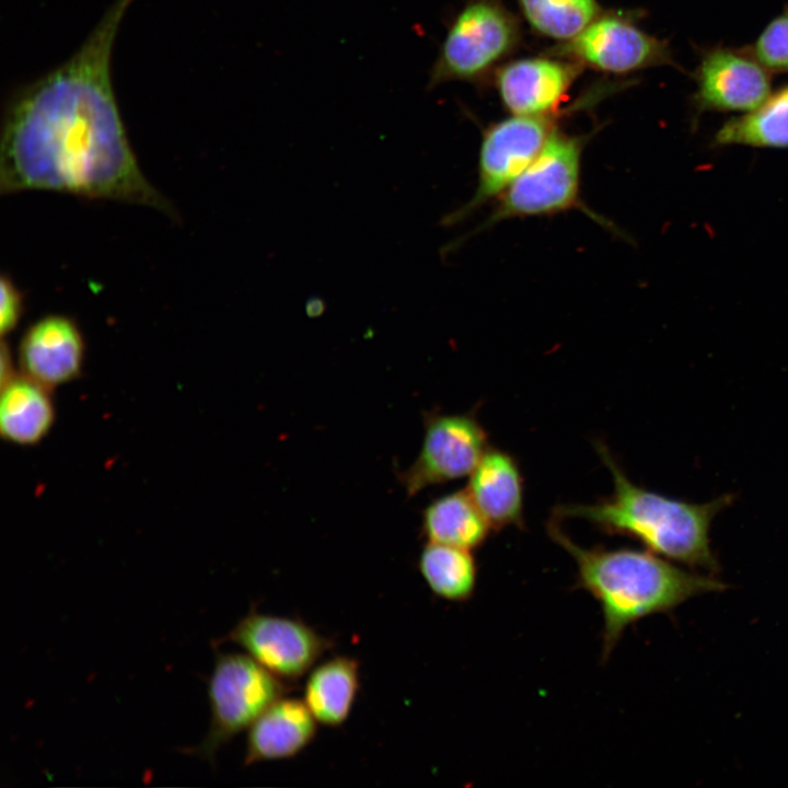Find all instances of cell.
<instances>
[{
	"instance_id": "1",
	"label": "cell",
	"mask_w": 788,
	"mask_h": 788,
	"mask_svg": "<svg viewBox=\"0 0 788 788\" xmlns=\"http://www.w3.org/2000/svg\"><path fill=\"white\" fill-rule=\"evenodd\" d=\"M131 1L116 0L67 62L10 104L1 136L2 194L53 190L144 205L178 218L142 173L112 88V49Z\"/></svg>"
},
{
	"instance_id": "2",
	"label": "cell",
	"mask_w": 788,
	"mask_h": 788,
	"mask_svg": "<svg viewBox=\"0 0 788 788\" xmlns=\"http://www.w3.org/2000/svg\"><path fill=\"white\" fill-rule=\"evenodd\" d=\"M560 522L552 514L546 530L575 560L578 587L600 604L603 660L635 622L671 611L693 596L726 589L722 582L683 570L648 549L582 547L567 535Z\"/></svg>"
},
{
	"instance_id": "3",
	"label": "cell",
	"mask_w": 788,
	"mask_h": 788,
	"mask_svg": "<svg viewBox=\"0 0 788 788\" xmlns=\"http://www.w3.org/2000/svg\"><path fill=\"white\" fill-rule=\"evenodd\" d=\"M594 447L612 476V494L593 503L560 505L554 508L553 515L586 520L606 534L635 538L661 557L716 570L709 530L732 497L691 503L648 490L627 477L605 443L596 441Z\"/></svg>"
},
{
	"instance_id": "4",
	"label": "cell",
	"mask_w": 788,
	"mask_h": 788,
	"mask_svg": "<svg viewBox=\"0 0 788 788\" xmlns=\"http://www.w3.org/2000/svg\"><path fill=\"white\" fill-rule=\"evenodd\" d=\"M587 140L588 136L567 135L556 128L535 160L499 196L491 213L471 234L505 220L571 209L583 211L604 227H612L580 197L581 159Z\"/></svg>"
},
{
	"instance_id": "5",
	"label": "cell",
	"mask_w": 788,
	"mask_h": 788,
	"mask_svg": "<svg viewBox=\"0 0 788 788\" xmlns=\"http://www.w3.org/2000/svg\"><path fill=\"white\" fill-rule=\"evenodd\" d=\"M290 683L271 674L247 653L219 652L208 682L210 725L192 754L213 763L219 750L248 729Z\"/></svg>"
},
{
	"instance_id": "6",
	"label": "cell",
	"mask_w": 788,
	"mask_h": 788,
	"mask_svg": "<svg viewBox=\"0 0 788 788\" xmlns=\"http://www.w3.org/2000/svg\"><path fill=\"white\" fill-rule=\"evenodd\" d=\"M595 94L571 105L565 111L538 115H513L490 125L484 132L479 157L477 185L472 198L452 211L441 224H455L499 196L535 160L549 136L557 128L561 116L581 109L591 103Z\"/></svg>"
},
{
	"instance_id": "7",
	"label": "cell",
	"mask_w": 788,
	"mask_h": 788,
	"mask_svg": "<svg viewBox=\"0 0 788 788\" xmlns=\"http://www.w3.org/2000/svg\"><path fill=\"white\" fill-rule=\"evenodd\" d=\"M514 16L495 0H472L453 19L428 77L431 90L482 76L517 45Z\"/></svg>"
},
{
	"instance_id": "8",
	"label": "cell",
	"mask_w": 788,
	"mask_h": 788,
	"mask_svg": "<svg viewBox=\"0 0 788 788\" xmlns=\"http://www.w3.org/2000/svg\"><path fill=\"white\" fill-rule=\"evenodd\" d=\"M488 448V433L475 412L428 413L420 451L401 475L405 491L414 496L429 486L470 476Z\"/></svg>"
},
{
	"instance_id": "9",
	"label": "cell",
	"mask_w": 788,
	"mask_h": 788,
	"mask_svg": "<svg viewBox=\"0 0 788 788\" xmlns=\"http://www.w3.org/2000/svg\"><path fill=\"white\" fill-rule=\"evenodd\" d=\"M225 640L241 647L275 676L290 684L310 672L333 641L299 618L252 610Z\"/></svg>"
},
{
	"instance_id": "10",
	"label": "cell",
	"mask_w": 788,
	"mask_h": 788,
	"mask_svg": "<svg viewBox=\"0 0 788 788\" xmlns=\"http://www.w3.org/2000/svg\"><path fill=\"white\" fill-rule=\"evenodd\" d=\"M555 55L612 73L676 67L670 46L628 19L598 16L581 33L555 48Z\"/></svg>"
},
{
	"instance_id": "11",
	"label": "cell",
	"mask_w": 788,
	"mask_h": 788,
	"mask_svg": "<svg viewBox=\"0 0 788 788\" xmlns=\"http://www.w3.org/2000/svg\"><path fill=\"white\" fill-rule=\"evenodd\" d=\"M770 74L748 48H707L693 76V106L697 113L753 111L772 93Z\"/></svg>"
},
{
	"instance_id": "12",
	"label": "cell",
	"mask_w": 788,
	"mask_h": 788,
	"mask_svg": "<svg viewBox=\"0 0 788 788\" xmlns=\"http://www.w3.org/2000/svg\"><path fill=\"white\" fill-rule=\"evenodd\" d=\"M18 358L22 374L54 390L81 375L85 358L84 338L71 317L46 315L25 331Z\"/></svg>"
},
{
	"instance_id": "13",
	"label": "cell",
	"mask_w": 788,
	"mask_h": 788,
	"mask_svg": "<svg viewBox=\"0 0 788 788\" xmlns=\"http://www.w3.org/2000/svg\"><path fill=\"white\" fill-rule=\"evenodd\" d=\"M582 66L573 60L526 58L505 65L497 73V88L513 115H538L557 106Z\"/></svg>"
},
{
	"instance_id": "14",
	"label": "cell",
	"mask_w": 788,
	"mask_h": 788,
	"mask_svg": "<svg viewBox=\"0 0 788 788\" xmlns=\"http://www.w3.org/2000/svg\"><path fill=\"white\" fill-rule=\"evenodd\" d=\"M467 493L494 531L524 525V480L517 459L490 447L470 474Z\"/></svg>"
},
{
	"instance_id": "15",
	"label": "cell",
	"mask_w": 788,
	"mask_h": 788,
	"mask_svg": "<svg viewBox=\"0 0 788 788\" xmlns=\"http://www.w3.org/2000/svg\"><path fill=\"white\" fill-rule=\"evenodd\" d=\"M317 723L303 699L280 697L248 728L244 764L297 756L315 739Z\"/></svg>"
},
{
	"instance_id": "16",
	"label": "cell",
	"mask_w": 788,
	"mask_h": 788,
	"mask_svg": "<svg viewBox=\"0 0 788 788\" xmlns=\"http://www.w3.org/2000/svg\"><path fill=\"white\" fill-rule=\"evenodd\" d=\"M49 387L16 373L1 384L0 433L9 443L28 447L39 443L56 420Z\"/></svg>"
},
{
	"instance_id": "17",
	"label": "cell",
	"mask_w": 788,
	"mask_h": 788,
	"mask_svg": "<svg viewBox=\"0 0 788 788\" xmlns=\"http://www.w3.org/2000/svg\"><path fill=\"white\" fill-rule=\"evenodd\" d=\"M359 690V661L336 656L309 672L303 702L320 725L338 728L349 718Z\"/></svg>"
},
{
	"instance_id": "18",
	"label": "cell",
	"mask_w": 788,
	"mask_h": 788,
	"mask_svg": "<svg viewBox=\"0 0 788 788\" xmlns=\"http://www.w3.org/2000/svg\"><path fill=\"white\" fill-rule=\"evenodd\" d=\"M490 530L466 489L434 499L422 512L421 533L430 543L472 551L486 542Z\"/></svg>"
},
{
	"instance_id": "19",
	"label": "cell",
	"mask_w": 788,
	"mask_h": 788,
	"mask_svg": "<svg viewBox=\"0 0 788 788\" xmlns=\"http://www.w3.org/2000/svg\"><path fill=\"white\" fill-rule=\"evenodd\" d=\"M719 146L788 148V84L755 109L727 120L716 132Z\"/></svg>"
},
{
	"instance_id": "20",
	"label": "cell",
	"mask_w": 788,
	"mask_h": 788,
	"mask_svg": "<svg viewBox=\"0 0 788 788\" xmlns=\"http://www.w3.org/2000/svg\"><path fill=\"white\" fill-rule=\"evenodd\" d=\"M418 569L429 590L442 600L464 602L474 594L477 564L470 549L428 542Z\"/></svg>"
},
{
	"instance_id": "21",
	"label": "cell",
	"mask_w": 788,
	"mask_h": 788,
	"mask_svg": "<svg viewBox=\"0 0 788 788\" xmlns=\"http://www.w3.org/2000/svg\"><path fill=\"white\" fill-rule=\"evenodd\" d=\"M529 23L541 34L569 40L600 13L596 0H518Z\"/></svg>"
},
{
	"instance_id": "22",
	"label": "cell",
	"mask_w": 788,
	"mask_h": 788,
	"mask_svg": "<svg viewBox=\"0 0 788 788\" xmlns=\"http://www.w3.org/2000/svg\"><path fill=\"white\" fill-rule=\"evenodd\" d=\"M746 48L768 72L787 73L788 9L775 16Z\"/></svg>"
},
{
	"instance_id": "23",
	"label": "cell",
	"mask_w": 788,
	"mask_h": 788,
	"mask_svg": "<svg viewBox=\"0 0 788 788\" xmlns=\"http://www.w3.org/2000/svg\"><path fill=\"white\" fill-rule=\"evenodd\" d=\"M0 332L5 336L13 332L24 313V297L9 275L0 281Z\"/></svg>"
},
{
	"instance_id": "24",
	"label": "cell",
	"mask_w": 788,
	"mask_h": 788,
	"mask_svg": "<svg viewBox=\"0 0 788 788\" xmlns=\"http://www.w3.org/2000/svg\"><path fill=\"white\" fill-rule=\"evenodd\" d=\"M10 347L2 341L1 345V368H0V384L5 383L13 378L18 372L14 369Z\"/></svg>"
},
{
	"instance_id": "25",
	"label": "cell",
	"mask_w": 788,
	"mask_h": 788,
	"mask_svg": "<svg viewBox=\"0 0 788 788\" xmlns=\"http://www.w3.org/2000/svg\"><path fill=\"white\" fill-rule=\"evenodd\" d=\"M324 310H325V302L323 299H321L318 297L311 298L306 302L305 311L310 317L320 316L324 312Z\"/></svg>"
}]
</instances>
